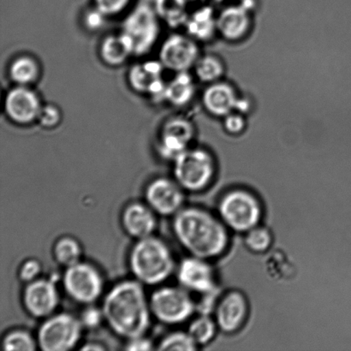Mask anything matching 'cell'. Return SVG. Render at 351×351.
I'll list each match as a JSON object with an SVG mask.
<instances>
[{"instance_id":"6da1fadb","label":"cell","mask_w":351,"mask_h":351,"mask_svg":"<svg viewBox=\"0 0 351 351\" xmlns=\"http://www.w3.org/2000/svg\"><path fill=\"white\" fill-rule=\"evenodd\" d=\"M173 230L189 256L202 259H219L230 245V232L218 215L199 206H186L174 215Z\"/></svg>"},{"instance_id":"7a4b0ae2","label":"cell","mask_w":351,"mask_h":351,"mask_svg":"<svg viewBox=\"0 0 351 351\" xmlns=\"http://www.w3.org/2000/svg\"><path fill=\"white\" fill-rule=\"evenodd\" d=\"M101 311L112 331L128 341L143 337L149 328V301L137 280L115 285L105 295Z\"/></svg>"},{"instance_id":"3957f363","label":"cell","mask_w":351,"mask_h":351,"mask_svg":"<svg viewBox=\"0 0 351 351\" xmlns=\"http://www.w3.org/2000/svg\"><path fill=\"white\" fill-rule=\"evenodd\" d=\"M129 264L136 280L146 285L163 283L176 269L170 247L153 236L137 240L130 250Z\"/></svg>"},{"instance_id":"277c9868","label":"cell","mask_w":351,"mask_h":351,"mask_svg":"<svg viewBox=\"0 0 351 351\" xmlns=\"http://www.w3.org/2000/svg\"><path fill=\"white\" fill-rule=\"evenodd\" d=\"M217 215L230 232L245 234L261 225L264 216L263 202L250 189L232 188L220 196Z\"/></svg>"},{"instance_id":"5b68a950","label":"cell","mask_w":351,"mask_h":351,"mask_svg":"<svg viewBox=\"0 0 351 351\" xmlns=\"http://www.w3.org/2000/svg\"><path fill=\"white\" fill-rule=\"evenodd\" d=\"M217 164L209 151L189 147L173 160L175 181L185 192L202 193L215 180Z\"/></svg>"},{"instance_id":"8992f818","label":"cell","mask_w":351,"mask_h":351,"mask_svg":"<svg viewBox=\"0 0 351 351\" xmlns=\"http://www.w3.org/2000/svg\"><path fill=\"white\" fill-rule=\"evenodd\" d=\"M152 316L165 325H180L196 313L195 298L185 289L166 287L158 289L149 299Z\"/></svg>"},{"instance_id":"52a82bcc","label":"cell","mask_w":351,"mask_h":351,"mask_svg":"<svg viewBox=\"0 0 351 351\" xmlns=\"http://www.w3.org/2000/svg\"><path fill=\"white\" fill-rule=\"evenodd\" d=\"M82 328L80 319L68 313L51 315L38 330V347L43 351L73 350L80 341Z\"/></svg>"},{"instance_id":"ba28073f","label":"cell","mask_w":351,"mask_h":351,"mask_svg":"<svg viewBox=\"0 0 351 351\" xmlns=\"http://www.w3.org/2000/svg\"><path fill=\"white\" fill-rule=\"evenodd\" d=\"M160 21L154 7L146 3H140L126 16L122 32L132 40L134 55L143 56L156 46L160 33Z\"/></svg>"},{"instance_id":"9c48e42d","label":"cell","mask_w":351,"mask_h":351,"mask_svg":"<svg viewBox=\"0 0 351 351\" xmlns=\"http://www.w3.org/2000/svg\"><path fill=\"white\" fill-rule=\"evenodd\" d=\"M63 287L71 300L89 306L101 297L104 280L97 268L80 261L74 266L65 268Z\"/></svg>"},{"instance_id":"30bf717a","label":"cell","mask_w":351,"mask_h":351,"mask_svg":"<svg viewBox=\"0 0 351 351\" xmlns=\"http://www.w3.org/2000/svg\"><path fill=\"white\" fill-rule=\"evenodd\" d=\"M177 278L181 287L198 297L220 289L211 261L202 258L189 256L182 260L177 268Z\"/></svg>"},{"instance_id":"8fae6325","label":"cell","mask_w":351,"mask_h":351,"mask_svg":"<svg viewBox=\"0 0 351 351\" xmlns=\"http://www.w3.org/2000/svg\"><path fill=\"white\" fill-rule=\"evenodd\" d=\"M249 314L250 304L246 295L239 290H230L220 295L213 316L219 332L232 335L242 330Z\"/></svg>"},{"instance_id":"7c38bea8","label":"cell","mask_w":351,"mask_h":351,"mask_svg":"<svg viewBox=\"0 0 351 351\" xmlns=\"http://www.w3.org/2000/svg\"><path fill=\"white\" fill-rule=\"evenodd\" d=\"M199 56L195 39L185 34H175L167 38L161 45L159 60L166 70L179 73L194 68Z\"/></svg>"},{"instance_id":"4fadbf2b","label":"cell","mask_w":351,"mask_h":351,"mask_svg":"<svg viewBox=\"0 0 351 351\" xmlns=\"http://www.w3.org/2000/svg\"><path fill=\"white\" fill-rule=\"evenodd\" d=\"M184 192L175 179L158 178L147 184L144 195L147 204L157 215L174 216L184 208Z\"/></svg>"},{"instance_id":"5bb4252c","label":"cell","mask_w":351,"mask_h":351,"mask_svg":"<svg viewBox=\"0 0 351 351\" xmlns=\"http://www.w3.org/2000/svg\"><path fill=\"white\" fill-rule=\"evenodd\" d=\"M58 304L60 295L53 281L39 278L26 284L23 292V304L27 314L32 317H49L54 314Z\"/></svg>"},{"instance_id":"9a60e30c","label":"cell","mask_w":351,"mask_h":351,"mask_svg":"<svg viewBox=\"0 0 351 351\" xmlns=\"http://www.w3.org/2000/svg\"><path fill=\"white\" fill-rule=\"evenodd\" d=\"M195 136L193 123L184 117H173L160 130L158 147L161 156L174 160L179 154L189 149Z\"/></svg>"},{"instance_id":"2e32d148","label":"cell","mask_w":351,"mask_h":351,"mask_svg":"<svg viewBox=\"0 0 351 351\" xmlns=\"http://www.w3.org/2000/svg\"><path fill=\"white\" fill-rule=\"evenodd\" d=\"M43 106L39 95L29 86L16 85L10 89L5 99L7 117L19 125H29L37 121Z\"/></svg>"},{"instance_id":"e0dca14e","label":"cell","mask_w":351,"mask_h":351,"mask_svg":"<svg viewBox=\"0 0 351 351\" xmlns=\"http://www.w3.org/2000/svg\"><path fill=\"white\" fill-rule=\"evenodd\" d=\"M164 71L160 60H147L133 65L128 73L130 86L141 95L162 99L167 85Z\"/></svg>"},{"instance_id":"ac0fdd59","label":"cell","mask_w":351,"mask_h":351,"mask_svg":"<svg viewBox=\"0 0 351 351\" xmlns=\"http://www.w3.org/2000/svg\"><path fill=\"white\" fill-rule=\"evenodd\" d=\"M202 99L209 114L223 119L240 109L242 101L233 86L222 80L208 84Z\"/></svg>"},{"instance_id":"d6986e66","label":"cell","mask_w":351,"mask_h":351,"mask_svg":"<svg viewBox=\"0 0 351 351\" xmlns=\"http://www.w3.org/2000/svg\"><path fill=\"white\" fill-rule=\"evenodd\" d=\"M121 223L127 235L140 240L153 236L156 229V213L149 205L132 202L123 210Z\"/></svg>"},{"instance_id":"ffe728a7","label":"cell","mask_w":351,"mask_h":351,"mask_svg":"<svg viewBox=\"0 0 351 351\" xmlns=\"http://www.w3.org/2000/svg\"><path fill=\"white\" fill-rule=\"evenodd\" d=\"M217 30L225 39L236 41L246 36L250 27V17L245 6L226 7L216 19Z\"/></svg>"},{"instance_id":"44dd1931","label":"cell","mask_w":351,"mask_h":351,"mask_svg":"<svg viewBox=\"0 0 351 351\" xmlns=\"http://www.w3.org/2000/svg\"><path fill=\"white\" fill-rule=\"evenodd\" d=\"M134 55L133 45L123 32L106 37L99 47V57L104 64L118 67Z\"/></svg>"},{"instance_id":"7402d4cb","label":"cell","mask_w":351,"mask_h":351,"mask_svg":"<svg viewBox=\"0 0 351 351\" xmlns=\"http://www.w3.org/2000/svg\"><path fill=\"white\" fill-rule=\"evenodd\" d=\"M195 85L189 71L176 73L175 77L167 82L162 99L175 106L188 105L194 98Z\"/></svg>"},{"instance_id":"603a6c76","label":"cell","mask_w":351,"mask_h":351,"mask_svg":"<svg viewBox=\"0 0 351 351\" xmlns=\"http://www.w3.org/2000/svg\"><path fill=\"white\" fill-rule=\"evenodd\" d=\"M40 68L33 57L22 55L15 58L10 64L9 75L16 85L29 86L38 80Z\"/></svg>"},{"instance_id":"cb8c5ba5","label":"cell","mask_w":351,"mask_h":351,"mask_svg":"<svg viewBox=\"0 0 351 351\" xmlns=\"http://www.w3.org/2000/svg\"><path fill=\"white\" fill-rule=\"evenodd\" d=\"M216 19L209 8L196 10L184 23L189 36L195 40L208 39L217 30Z\"/></svg>"},{"instance_id":"d4e9b609","label":"cell","mask_w":351,"mask_h":351,"mask_svg":"<svg viewBox=\"0 0 351 351\" xmlns=\"http://www.w3.org/2000/svg\"><path fill=\"white\" fill-rule=\"evenodd\" d=\"M187 332L196 346L201 348L210 345L219 330L213 315L198 314L191 319Z\"/></svg>"},{"instance_id":"484cf974","label":"cell","mask_w":351,"mask_h":351,"mask_svg":"<svg viewBox=\"0 0 351 351\" xmlns=\"http://www.w3.org/2000/svg\"><path fill=\"white\" fill-rule=\"evenodd\" d=\"M53 254L58 265L67 268L82 261V249L74 237L64 236L54 243Z\"/></svg>"},{"instance_id":"4316f807","label":"cell","mask_w":351,"mask_h":351,"mask_svg":"<svg viewBox=\"0 0 351 351\" xmlns=\"http://www.w3.org/2000/svg\"><path fill=\"white\" fill-rule=\"evenodd\" d=\"M186 7L187 0H156L154 3V10L160 19L170 27L185 23L188 19Z\"/></svg>"},{"instance_id":"83f0119b","label":"cell","mask_w":351,"mask_h":351,"mask_svg":"<svg viewBox=\"0 0 351 351\" xmlns=\"http://www.w3.org/2000/svg\"><path fill=\"white\" fill-rule=\"evenodd\" d=\"M193 69L196 77L206 84L222 80L226 71L225 65L220 58L212 54L199 56Z\"/></svg>"},{"instance_id":"f1b7e54d","label":"cell","mask_w":351,"mask_h":351,"mask_svg":"<svg viewBox=\"0 0 351 351\" xmlns=\"http://www.w3.org/2000/svg\"><path fill=\"white\" fill-rule=\"evenodd\" d=\"M273 233L267 227L263 225L254 227L244 234V245L251 253L266 254L273 247Z\"/></svg>"},{"instance_id":"f546056e","label":"cell","mask_w":351,"mask_h":351,"mask_svg":"<svg viewBox=\"0 0 351 351\" xmlns=\"http://www.w3.org/2000/svg\"><path fill=\"white\" fill-rule=\"evenodd\" d=\"M38 346L37 340L26 330L15 329L7 332L2 340V348L5 351H34Z\"/></svg>"},{"instance_id":"4dcf8cb0","label":"cell","mask_w":351,"mask_h":351,"mask_svg":"<svg viewBox=\"0 0 351 351\" xmlns=\"http://www.w3.org/2000/svg\"><path fill=\"white\" fill-rule=\"evenodd\" d=\"M157 349L165 351H195L199 349L188 332H175L161 340Z\"/></svg>"},{"instance_id":"1f68e13d","label":"cell","mask_w":351,"mask_h":351,"mask_svg":"<svg viewBox=\"0 0 351 351\" xmlns=\"http://www.w3.org/2000/svg\"><path fill=\"white\" fill-rule=\"evenodd\" d=\"M62 120L60 110L54 105L43 106L37 121L45 129H53L60 125Z\"/></svg>"},{"instance_id":"d6a6232c","label":"cell","mask_w":351,"mask_h":351,"mask_svg":"<svg viewBox=\"0 0 351 351\" xmlns=\"http://www.w3.org/2000/svg\"><path fill=\"white\" fill-rule=\"evenodd\" d=\"M132 0H95L96 10L105 16H112L122 13Z\"/></svg>"},{"instance_id":"836d02e7","label":"cell","mask_w":351,"mask_h":351,"mask_svg":"<svg viewBox=\"0 0 351 351\" xmlns=\"http://www.w3.org/2000/svg\"><path fill=\"white\" fill-rule=\"evenodd\" d=\"M43 271V267L39 261L29 259L21 264L19 270V277L23 283L29 284L30 282L38 280Z\"/></svg>"},{"instance_id":"e575fe53","label":"cell","mask_w":351,"mask_h":351,"mask_svg":"<svg viewBox=\"0 0 351 351\" xmlns=\"http://www.w3.org/2000/svg\"><path fill=\"white\" fill-rule=\"evenodd\" d=\"M223 126L227 132L239 135L245 129L246 122L241 113L233 112L223 118Z\"/></svg>"},{"instance_id":"d590c367","label":"cell","mask_w":351,"mask_h":351,"mask_svg":"<svg viewBox=\"0 0 351 351\" xmlns=\"http://www.w3.org/2000/svg\"><path fill=\"white\" fill-rule=\"evenodd\" d=\"M104 319L102 311L95 308H89L82 315L80 319L82 326L85 328H93L101 324V322Z\"/></svg>"},{"instance_id":"8d00e7d4","label":"cell","mask_w":351,"mask_h":351,"mask_svg":"<svg viewBox=\"0 0 351 351\" xmlns=\"http://www.w3.org/2000/svg\"><path fill=\"white\" fill-rule=\"evenodd\" d=\"M125 349L132 351H146L153 350V346L152 343L149 340L144 339L143 336L140 337V338L129 340L128 345H127Z\"/></svg>"},{"instance_id":"74e56055","label":"cell","mask_w":351,"mask_h":351,"mask_svg":"<svg viewBox=\"0 0 351 351\" xmlns=\"http://www.w3.org/2000/svg\"><path fill=\"white\" fill-rule=\"evenodd\" d=\"M82 350H105V347L101 346V343H86L84 346L81 348Z\"/></svg>"}]
</instances>
